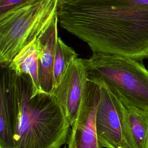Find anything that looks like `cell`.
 Returning <instances> with one entry per match:
<instances>
[{"instance_id":"obj_1","label":"cell","mask_w":148,"mask_h":148,"mask_svg":"<svg viewBox=\"0 0 148 148\" xmlns=\"http://www.w3.org/2000/svg\"><path fill=\"white\" fill-rule=\"evenodd\" d=\"M60 26L92 53L148 58V0H71L57 10Z\"/></svg>"},{"instance_id":"obj_2","label":"cell","mask_w":148,"mask_h":148,"mask_svg":"<svg viewBox=\"0 0 148 148\" xmlns=\"http://www.w3.org/2000/svg\"><path fill=\"white\" fill-rule=\"evenodd\" d=\"M19 117L14 148H60L66 143L70 124L57 97L38 91L29 75H17Z\"/></svg>"},{"instance_id":"obj_3","label":"cell","mask_w":148,"mask_h":148,"mask_svg":"<svg viewBox=\"0 0 148 148\" xmlns=\"http://www.w3.org/2000/svg\"><path fill=\"white\" fill-rule=\"evenodd\" d=\"M87 80L106 87L121 101L148 111V70L135 60L92 53L83 58Z\"/></svg>"},{"instance_id":"obj_4","label":"cell","mask_w":148,"mask_h":148,"mask_svg":"<svg viewBox=\"0 0 148 148\" xmlns=\"http://www.w3.org/2000/svg\"><path fill=\"white\" fill-rule=\"evenodd\" d=\"M57 0H39L12 13L0 23V65L9 64L37 38L57 13Z\"/></svg>"},{"instance_id":"obj_5","label":"cell","mask_w":148,"mask_h":148,"mask_svg":"<svg viewBox=\"0 0 148 148\" xmlns=\"http://www.w3.org/2000/svg\"><path fill=\"white\" fill-rule=\"evenodd\" d=\"M99 85L100 97L95 117L97 136L99 147L126 148L122 103L106 87Z\"/></svg>"},{"instance_id":"obj_6","label":"cell","mask_w":148,"mask_h":148,"mask_svg":"<svg viewBox=\"0 0 148 148\" xmlns=\"http://www.w3.org/2000/svg\"><path fill=\"white\" fill-rule=\"evenodd\" d=\"M100 91L99 84L87 81L76 118L70 130L68 148H101L95 124Z\"/></svg>"},{"instance_id":"obj_7","label":"cell","mask_w":148,"mask_h":148,"mask_svg":"<svg viewBox=\"0 0 148 148\" xmlns=\"http://www.w3.org/2000/svg\"><path fill=\"white\" fill-rule=\"evenodd\" d=\"M17 75L9 64L0 65V148H14L19 117Z\"/></svg>"},{"instance_id":"obj_8","label":"cell","mask_w":148,"mask_h":148,"mask_svg":"<svg viewBox=\"0 0 148 148\" xmlns=\"http://www.w3.org/2000/svg\"><path fill=\"white\" fill-rule=\"evenodd\" d=\"M87 81L83 58H77L70 64L53 91L52 94L61 103L71 127L76 118Z\"/></svg>"},{"instance_id":"obj_9","label":"cell","mask_w":148,"mask_h":148,"mask_svg":"<svg viewBox=\"0 0 148 148\" xmlns=\"http://www.w3.org/2000/svg\"><path fill=\"white\" fill-rule=\"evenodd\" d=\"M57 13L36 39L38 76L40 89L53 93V65L58 36Z\"/></svg>"},{"instance_id":"obj_10","label":"cell","mask_w":148,"mask_h":148,"mask_svg":"<svg viewBox=\"0 0 148 148\" xmlns=\"http://www.w3.org/2000/svg\"><path fill=\"white\" fill-rule=\"evenodd\" d=\"M121 102L124 110L126 148H148V111Z\"/></svg>"},{"instance_id":"obj_11","label":"cell","mask_w":148,"mask_h":148,"mask_svg":"<svg viewBox=\"0 0 148 148\" xmlns=\"http://www.w3.org/2000/svg\"><path fill=\"white\" fill-rule=\"evenodd\" d=\"M36 39L25 46L13 58L9 64V66L17 75H29L36 91H42L39 82Z\"/></svg>"},{"instance_id":"obj_12","label":"cell","mask_w":148,"mask_h":148,"mask_svg":"<svg viewBox=\"0 0 148 148\" xmlns=\"http://www.w3.org/2000/svg\"><path fill=\"white\" fill-rule=\"evenodd\" d=\"M77 56V54L72 48L67 46L60 37L58 38L53 71L54 89L59 84L70 64L78 58Z\"/></svg>"},{"instance_id":"obj_13","label":"cell","mask_w":148,"mask_h":148,"mask_svg":"<svg viewBox=\"0 0 148 148\" xmlns=\"http://www.w3.org/2000/svg\"><path fill=\"white\" fill-rule=\"evenodd\" d=\"M39 0H0V23L16 11Z\"/></svg>"},{"instance_id":"obj_14","label":"cell","mask_w":148,"mask_h":148,"mask_svg":"<svg viewBox=\"0 0 148 148\" xmlns=\"http://www.w3.org/2000/svg\"><path fill=\"white\" fill-rule=\"evenodd\" d=\"M71 0H57V7L58 9L60 8L61 6H62L64 4L66 3L68 1Z\"/></svg>"},{"instance_id":"obj_15","label":"cell","mask_w":148,"mask_h":148,"mask_svg":"<svg viewBox=\"0 0 148 148\" xmlns=\"http://www.w3.org/2000/svg\"><path fill=\"white\" fill-rule=\"evenodd\" d=\"M64 148H66V147H64Z\"/></svg>"}]
</instances>
